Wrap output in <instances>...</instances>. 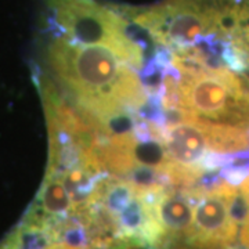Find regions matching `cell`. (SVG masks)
Returning a JSON list of instances; mask_svg holds the SVG:
<instances>
[{
  "mask_svg": "<svg viewBox=\"0 0 249 249\" xmlns=\"http://www.w3.org/2000/svg\"><path fill=\"white\" fill-rule=\"evenodd\" d=\"M46 60L75 107L103 124L107 136L124 133L119 124L145 107L147 90L127 62L103 46L54 37Z\"/></svg>",
  "mask_w": 249,
  "mask_h": 249,
  "instance_id": "1",
  "label": "cell"
},
{
  "mask_svg": "<svg viewBox=\"0 0 249 249\" xmlns=\"http://www.w3.org/2000/svg\"><path fill=\"white\" fill-rule=\"evenodd\" d=\"M165 124L249 127V83L224 68L170 54L160 93Z\"/></svg>",
  "mask_w": 249,
  "mask_h": 249,
  "instance_id": "2",
  "label": "cell"
},
{
  "mask_svg": "<svg viewBox=\"0 0 249 249\" xmlns=\"http://www.w3.org/2000/svg\"><path fill=\"white\" fill-rule=\"evenodd\" d=\"M46 4L71 40L103 46L130 67L142 68V47L129 35L122 14L94 0H46Z\"/></svg>",
  "mask_w": 249,
  "mask_h": 249,
  "instance_id": "3",
  "label": "cell"
},
{
  "mask_svg": "<svg viewBox=\"0 0 249 249\" xmlns=\"http://www.w3.org/2000/svg\"><path fill=\"white\" fill-rule=\"evenodd\" d=\"M160 140L175 160L199 165L208 155H230L248 151L249 134L231 126L211 124H160Z\"/></svg>",
  "mask_w": 249,
  "mask_h": 249,
  "instance_id": "4",
  "label": "cell"
},
{
  "mask_svg": "<svg viewBox=\"0 0 249 249\" xmlns=\"http://www.w3.org/2000/svg\"><path fill=\"white\" fill-rule=\"evenodd\" d=\"M237 191L231 183L202 191L194 208V220L186 242L191 249H227L238 231Z\"/></svg>",
  "mask_w": 249,
  "mask_h": 249,
  "instance_id": "5",
  "label": "cell"
},
{
  "mask_svg": "<svg viewBox=\"0 0 249 249\" xmlns=\"http://www.w3.org/2000/svg\"><path fill=\"white\" fill-rule=\"evenodd\" d=\"M244 196V226L241 231V242L245 248L249 249V180L242 186Z\"/></svg>",
  "mask_w": 249,
  "mask_h": 249,
  "instance_id": "6",
  "label": "cell"
},
{
  "mask_svg": "<svg viewBox=\"0 0 249 249\" xmlns=\"http://www.w3.org/2000/svg\"><path fill=\"white\" fill-rule=\"evenodd\" d=\"M24 229L18 226L14 231H11L0 242V249H22L24 245Z\"/></svg>",
  "mask_w": 249,
  "mask_h": 249,
  "instance_id": "7",
  "label": "cell"
},
{
  "mask_svg": "<svg viewBox=\"0 0 249 249\" xmlns=\"http://www.w3.org/2000/svg\"><path fill=\"white\" fill-rule=\"evenodd\" d=\"M42 249H85L82 245L64 242V241H49V245Z\"/></svg>",
  "mask_w": 249,
  "mask_h": 249,
  "instance_id": "8",
  "label": "cell"
}]
</instances>
